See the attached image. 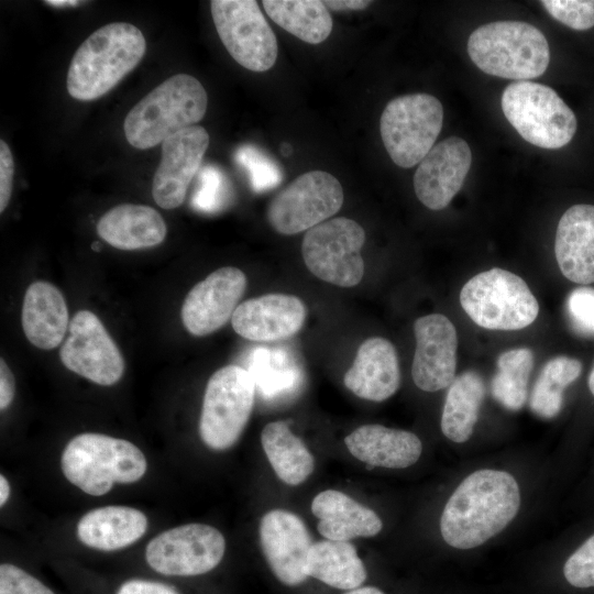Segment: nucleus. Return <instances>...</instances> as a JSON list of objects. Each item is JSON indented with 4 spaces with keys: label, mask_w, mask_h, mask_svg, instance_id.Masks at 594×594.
Returning <instances> with one entry per match:
<instances>
[{
    "label": "nucleus",
    "mask_w": 594,
    "mask_h": 594,
    "mask_svg": "<svg viewBox=\"0 0 594 594\" xmlns=\"http://www.w3.org/2000/svg\"><path fill=\"white\" fill-rule=\"evenodd\" d=\"M307 310L294 295L267 294L240 304L233 312V330L244 339L272 342L289 338L304 326Z\"/></svg>",
    "instance_id": "obj_20"
},
{
    "label": "nucleus",
    "mask_w": 594,
    "mask_h": 594,
    "mask_svg": "<svg viewBox=\"0 0 594 594\" xmlns=\"http://www.w3.org/2000/svg\"><path fill=\"white\" fill-rule=\"evenodd\" d=\"M209 145L205 128H186L162 143V158L153 178L152 195L164 209H175L185 200L188 186L199 170Z\"/></svg>",
    "instance_id": "obj_16"
},
{
    "label": "nucleus",
    "mask_w": 594,
    "mask_h": 594,
    "mask_svg": "<svg viewBox=\"0 0 594 594\" xmlns=\"http://www.w3.org/2000/svg\"><path fill=\"white\" fill-rule=\"evenodd\" d=\"M0 594H54L41 581L10 563L0 565Z\"/></svg>",
    "instance_id": "obj_40"
},
{
    "label": "nucleus",
    "mask_w": 594,
    "mask_h": 594,
    "mask_svg": "<svg viewBox=\"0 0 594 594\" xmlns=\"http://www.w3.org/2000/svg\"><path fill=\"white\" fill-rule=\"evenodd\" d=\"M484 395V382L476 372L466 371L454 378L449 386L441 416V430L449 440L457 443L469 440Z\"/></svg>",
    "instance_id": "obj_30"
},
{
    "label": "nucleus",
    "mask_w": 594,
    "mask_h": 594,
    "mask_svg": "<svg viewBox=\"0 0 594 594\" xmlns=\"http://www.w3.org/2000/svg\"><path fill=\"white\" fill-rule=\"evenodd\" d=\"M207 106L208 96L198 79L174 75L130 110L124 120L125 138L136 148H151L199 122Z\"/></svg>",
    "instance_id": "obj_3"
},
{
    "label": "nucleus",
    "mask_w": 594,
    "mask_h": 594,
    "mask_svg": "<svg viewBox=\"0 0 594 594\" xmlns=\"http://www.w3.org/2000/svg\"><path fill=\"white\" fill-rule=\"evenodd\" d=\"M472 162L468 143L448 138L428 152L414 175L417 198L431 210L446 208L461 189Z\"/></svg>",
    "instance_id": "obj_19"
},
{
    "label": "nucleus",
    "mask_w": 594,
    "mask_h": 594,
    "mask_svg": "<svg viewBox=\"0 0 594 594\" xmlns=\"http://www.w3.org/2000/svg\"><path fill=\"white\" fill-rule=\"evenodd\" d=\"M246 287L245 274L232 266L213 271L197 283L182 306V321L186 330L204 337L220 329L239 306Z\"/></svg>",
    "instance_id": "obj_15"
},
{
    "label": "nucleus",
    "mask_w": 594,
    "mask_h": 594,
    "mask_svg": "<svg viewBox=\"0 0 594 594\" xmlns=\"http://www.w3.org/2000/svg\"><path fill=\"white\" fill-rule=\"evenodd\" d=\"M22 328L28 340L42 350H53L69 327L68 309L61 290L45 280L32 283L23 298Z\"/></svg>",
    "instance_id": "obj_24"
},
{
    "label": "nucleus",
    "mask_w": 594,
    "mask_h": 594,
    "mask_svg": "<svg viewBox=\"0 0 594 594\" xmlns=\"http://www.w3.org/2000/svg\"><path fill=\"white\" fill-rule=\"evenodd\" d=\"M416 351L411 375L418 388L437 392L451 385L455 378L458 333L443 315L431 314L414 323Z\"/></svg>",
    "instance_id": "obj_17"
},
{
    "label": "nucleus",
    "mask_w": 594,
    "mask_h": 594,
    "mask_svg": "<svg viewBox=\"0 0 594 594\" xmlns=\"http://www.w3.org/2000/svg\"><path fill=\"white\" fill-rule=\"evenodd\" d=\"M97 232L113 248L132 251L161 244L167 228L163 217L154 208L123 204L113 207L99 219Z\"/></svg>",
    "instance_id": "obj_25"
},
{
    "label": "nucleus",
    "mask_w": 594,
    "mask_h": 594,
    "mask_svg": "<svg viewBox=\"0 0 594 594\" xmlns=\"http://www.w3.org/2000/svg\"><path fill=\"white\" fill-rule=\"evenodd\" d=\"M472 62L484 73L518 81L542 75L550 61L547 38L536 26L497 21L472 32L468 41Z\"/></svg>",
    "instance_id": "obj_5"
},
{
    "label": "nucleus",
    "mask_w": 594,
    "mask_h": 594,
    "mask_svg": "<svg viewBox=\"0 0 594 594\" xmlns=\"http://www.w3.org/2000/svg\"><path fill=\"white\" fill-rule=\"evenodd\" d=\"M117 594H178L173 587L152 581L131 580L123 583Z\"/></svg>",
    "instance_id": "obj_42"
},
{
    "label": "nucleus",
    "mask_w": 594,
    "mask_h": 594,
    "mask_svg": "<svg viewBox=\"0 0 594 594\" xmlns=\"http://www.w3.org/2000/svg\"><path fill=\"white\" fill-rule=\"evenodd\" d=\"M348 389L360 398L383 402L400 385V371L395 346L384 338L366 339L343 377Z\"/></svg>",
    "instance_id": "obj_21"
},
{
    "label": "nucleus",
    "mask_w": 594,
    "mask_h": 594,
    "mask_svg": "<svg viewBox=\"0 0 594 594\" xmlns=\"http://www.w3.org/2000/svg\"><path fill=\"white\" fill-rule=\"evenodd\" d=\"M582 372V363L573 358L557 356L542 367L530 395V408L539 417H556L563 404V391Z\"/></svg>",
    "instance_id": "obj_33"
},
{
    "label": "nucleus",
    "mask_w": 594,
    "mask_h": 594,
    "mask_svg": "<svg viewBox=\"0 0 594 594\" xmlns=\"http://www.w3.org/2000/svg\"><path fill=\"white\" fill-rule=\"evenodd\" d=\"M246 371L255 384V389L266 400L293 397L302 383L300 370L280 350L257 348L250 358Z\"/></svg>",
    "instance_id": "obj_32"
},
{
    "label": "nucleus",
    "mask_w": 594,
    "mask_h": 594,
    "mask_svg": "<svg viewBox=\"0 0 594 594\" xmlns=\"http://www.w3.org/2000/svg\"><path fill=\"white\" fill-rule=\"evenodd\" d=\"M234 158L246 172L254 191H266L282 183L279 166L256 146L250 144L240 146L235 151Z\"/></svg>",
    "instance_id": "obj_36"
},
{
    "label": "nucleus",
    "mask_w": 594,
    "mask_h": 594,
    "mask_svg": "<svg viewBox=\"0 0 594 594\" xmlns=\"http://www.w3.org/2000/svg\"><path fill=\"white\" fill-rule=\"evenodd\" d=\"M91 248H92L94 250H96V251L99 250V246H98V243H97V242H95V243L91 245Z\"/></svg>",
    "instance_id": "obj_49"
},
{
    "label": "nucleus",
    "mask_w": 594,
    "mask_h": 594,
    "mask_svg": "<svg viewBox=\"0 0 594 594\" xmlns=\"http://www.w3.org/2000/svg\"><path fill=\"white\" fill-rule=\"evenodd\" d=\"M45 3H47L48 6H52V7L66 8V7H76L79 3H81V1H77V0H47V1H45Z\"/></svg>",
    "instance_id": "obj_46"
},
{
    "label": "nucleus",
    "mask_w": 594,
    "mask_h": 594,
    "mask_svg": "<svg viewBox=\"0 0 594 594\" xmlns=\"http://www.w3.org/2000/svg\"><path fill=\"white\" fill-rule=\"evenodd\" d=\"M554 254L569 280L582 285L594 283V206L574 205L562 215Z\"/></svg>",
    "instance_id": "obj_22"
},
{
    "label": "nucleus",
    "mask_w": 594,
    "mask_h": 594,
    "mask_svg": "<svg viewBox=\"0 0 594 594\" xmlns=\"http://www.w3.org/2000/svg\"><path fill=\"white\" fill-rule=\"evenodd\" d=\"M61 466L65 477L82 492L101 496L114 483H133L146 472L143 452L128 440L86 432L65 447Z\"/></svg>",
    "instance_id": "obj_4"
},
{
    "label": "nucleus",
    "mask_w": 594,
    "mask_h": 594,
    "mask_svg": "<svg viewBox=\"0 0 594 594\" xmlns=\"http://www.w3.org/2000/svg\"><path fill=\"white\" fill-rule=\"evenodd\" d=\"M519 486L498 470H479L465 477L448 499L440 519L444 541L457 549L479 547L517 515Z\"/></svg>",
    "instance_id": "obj_1"
},
{
    "label": "nucleus",
    "mask_w": 594,
    "mask_h": 594,
    "mask_svg": "<svg viewBox=\"0 0 594 594\" xmlns=\"http://www.w3.org/2000/svg\"><path fill=\"white\" fill-rule=\"evenodd\" d=\"M311 510L319 518V534L329 540L349 541L358 537H373L383 527L376 513L334 490L319 493L312 499Z\"/></svg>",
    "instance_id": "obj_26"
},
{
    "label": "nucleus",
    "mask_w": 594,
    "mask_h": 594,
    "mask_svg": "<svg viewBox=\"0 0 594 594\" xmlns=\"http://www.w3.org/2000/svg\"><path fill=\"white\" fill-rule=\"evenodd\" d=\"M145 50L144 35L133 24L103 25L74 54L66 80L69 95L82 101L103 96L140 63Z\"/></svg>",
    "instance_id": "obj_2"
},
{
    "label": "nucleus",
    "mask_w": 594,
    "mask_h": 594,
    "mask_svg": "<svg viewBox=\"0 0 594 594\" xmlns=\"http://www.w3.org/2000/svg\"><path fill=\"white\" fill-rule=\"evenodd\" d=\"M541 4L551 16L573 30L594 26V0H543Z\"/></svg>",
    "instance_id": "obj_37"
},
{
    "label": "nucleus",
    "mask_w": 594,
    "mask_h": 594,
    "mask_svg": "<svg viewBox=\"0 0 594 594\" xmlns=\"http://www.w3.org/2000/svg\"><path fill=\"white\" fill-rule=\"evenodd\" d=\"M10 495V485L4 475H0V505L3 506Z\"/></svg>",
    "instance_id": "obj_45"
},
{
    "label": "nucleus",
    "mask_w": 594,
    "mask_h": 594,
    "mask_svg": "<svg viewBox=\"0 0 594 594\" xmlns=\"http://www.w3.org/2000/svg\"><path fill=\"white\" fill-rule=\"evenodd\" d=\"M59 358L66 369L102 386L119 382L125 369L117 343L89 310H79L73 317Z\"/></svg>",
    "instance_id": "obj_14"
},
{
    "label": "nucleus",
    "mask_w": 594,
    "mask_h": 594,
    "mask_svg": "<svg viewBox=\"0 0 594 594\" xmlns=\"http://www.w3.org/2000/svg\"><path fill=\"white\" fill-rule=\"evenodd\" d=\"M563 574L575 587H594V535L569 557Z\"/></svg>",
    "instance_id": "obj_39"
},
{
    "label": "nucleus",
    "mask_w": 594,
    "mask_h": 594,
    "mask_svg": "<svg viewBox=\"0 0 594 594\" xmlns=\"http://www.w3.org/2000/svg\"><path fill=\"white\" fill-rule=\"evenodd\" d=\"M443 108L428 94L404 95L391 100L381 116L380 130L392 161L410 168L433 147L441 131Z\"/></svg>",
    "instance_id": "obj_8"
},
{
    "label": "nucleus",
    "mask_w": 594,
    "mask_h": 594,
    "mask_svg": "<svg viewBox=\"0 0 594 594\" xmlns=\"http://www.w3.org/2000/svg\"><path fill=\"white\" fill-rule=\"evenodd\" d=\"M588 388L591 393L594 395V365L588 376Z\"/></svg>",
    "instance_id": "obj_48"
},
{
    "label": "nucleus",
    "mask_w": 594,
    "mask_h": 594,
    "mask_svg": "<svg viewBox=\"0 0 594 594\" xmlns=\"http://www.w3.org/2000/svg\"><path fill=\"white\" fill-rule=\"evenodd\" d=\"M501 106L515 130L536 146L560 148L576 131L573 111L552 88L542 84L528 80L509 84Z\"/></svg>",
    "instance_id": "obj_7"
},
{
    "label": "nucleus",
    "mask_w": 594,
    "mask_h": 594,
    "mask_svg": "<svg viewBox=\"0 0 594 594\" xmlns=\"http://www.w3.org/2000/svg\"><path fill=\"white\" fill-rule=\"evenodd\" d=\"M226 551L222 534L212 526L188 524L153 538L145 550L148 565L165 575L191 576L207 573Z\"/></svg>",
    "instance_id": "obj_13"
},
{
    "label": "nucleus",
    "mask_w": 594,
    "mask_h": 594,
    "mask_svg": "<svg viewBox=\"0 0 594 594\" xmlns=\"http://www.w3.org/2000/svg\"><path fill=\"white\" fill-rule=\"evenodd\" d=\"M460 302L473 322L491 330L524 329L539 312L526 282L503 268H492L469 279L461 289Z\"/></svg>",
    "instance_id": "obj_6"
},
{
    "label": "nucleus",
    "mask_w": 594,
    "mask_h": 594,
    "mask_svg": "<svg viewBox=\"0 0 594 594\" xmlns=\"http://www.w3.org/2000/svg\"><path fill=\"white\" fill-rule=\"evenodd\" d=\"M147 518L128 506H105L85 514L77 524V536L87 547L112 551L128 547L146 531Z\"/></svg>",
    "instance_id": "obj_27"
},
{
    "label": "nucleus",
    "mask_w": 594,
    "mask_h": 594,
    "mask_svg": "<svg viewBox=\"0 0 594 594\" xmlns=\"http://www.w3.org/2000/svg\"><path fill=\"white\" fill-rule=\"evenodd\" d=\"M261 442L273 470L284 483L299 485L312 473V454L285 421L267 424L262 430Z\"/></svg>",
    "instance_id": "obj_29"
},
{
    "label": "nucleus",
    "mask_w": 594,
    "mask_h": 594,
    "mask_svg": "<svg viewBox=\"0 0 594 594\" xmlns=\"http://www.w3.org/2000/svg\"><path fill=\"white\" fill-rule=\"evenodd\" d=\"M232 200V188L224 173L213 165L204 166L197 176L191 206L204 213H215Z\"/></svg>",
    "instance_id": "obj_35"
},
{
    "label": "nucleus",
    "mask_w": 594,
    "mask_h": 594,
    "mask_svg": "<svg viewBox=\"0 0 594 594\" xmlns=\"http://www.w3.org/2000/svg\"><path fill=\"white\" fill-rule=\"evenodd\" d=\"M260 542L275 576L284 584L296 586L308 576L306 562L312 546L304 521L295 514L274 509L260 522Z\"/></svg>",
    "instance_id": "obj_18"
},
{
    "label": "nucleus",
    "mask_w": 594,
    "mask_h": 594,
    "mask_svg": "<svg viewBox=\"0 0 594 594\" xmlns=\"http://www.w3.org/2000/svg\"><path fill=\"white\" fill-rule=\"evenodd\" d=\"M306 574L340 590L358 588L366 579L365 566L349 541L321 540L312 543Z\"/></svg>",
    "instance_id": "obj_28"
},
{
    "label": "nucleus",
    "mask_w": 594,
    "mask_h": 594,
    "mask_svg": "<svg viewBox=\"0 0 594 594\" xmlns=\"http://www.w3.org/2000/svg\"><path fill=\"white\" fill-rule=\"evenodd\" d=\"M534 354L527 348L503 352L497 360V372L491 389L493 397L509 410H519L527 399L529 375Z\"/></svg>",
    "instance_id": "obj_34"
},
{
    "label": "nucleus",
    "mask_w": 594,
    "mask_h": 594,
    "mask_svg": "<svg viewBox=\"0 0 594 594\" xmlns=\"http://www.w3.org/2000/svg\"><path fill=\"white\" fill-rule=\"evenodd\" d=\"M344 594H384L381 590L374 586H364L350 590Z\"/></svg>",
    "instance_id": "obj_47"
},
{
    "label": "nucleus",
    "mask_w": 594,
    "mask_h": 594,
    "mask_svg": "<svg viewBox=\"0 0 594 594\" xmlns=\"http://www.w3.org/2000/svg\"><path fill=\"white\" fill-rule=\"evenodd\" d=\"M566 315L571 327L581 336H594V288L578 287L566 299Z\"/></svg>",
    "instance_id": "obj_38"
},
{
    "label": "nucleus",
    "mask_w": 594,
    "mask_h": 594,
    "mask_svg": "<svg viewBox=\"0 0 594 594\" xmlns=\"http://www.w3.org/2000/svg\"><path fill=\"white\" fill-rule=\"evenodd\" d=\"M328 9L340 11V10H363L367 8L372 1L365 0H329L323 1Z\"/></svg>",
    "instance_id": "obj_44"
},
{
    "label": "nucleus",
    "mask_w": 594,
    "mask_h": 594,
    "mask_svg": "<svg viewBox=\"0 0 594 594\" xmlns=\"http://www.w3.org/2000/svg\"><path fill=\"white\" fill-rule=\"evenodd\" d=\"M14 164L11 151L8 144L0 141V211L3 212L7 208L13 184Z\"/></svg>",
    "instance_id": "obj_41"
},
{
    "label": "nucleus",
    "mask_w": 594,
    "mask_h": 594,
    "mask_svg": "<svg viewBox=\"0 0 594 594\" xmlns=\"http://www.w3.org/2000/svg\"><path fill=\"white\" fill-rule=\"evenodd\" d=\"M364 229L354 220L340 217L309 229L304 237L301 254L308 270L318 278L353 287L364 275L361 249Z\"/></svg>",
    "instance_id": "obj_10"
},
{
    "label": "nucleus",
    "mask_w": 594,
    "mask_h": 594,
    "mask_svg": "<svg viewBox=\"0 0 594 594\" xmlns=\"http://www.w3.org/2000/svg\"><path fill=\"white\" fill-rule=\"evenodd\" d=\"M14 397V377L3 359L0 360V409L4 410Z\"/></svg>",
    "instance_id": "obj_43"
},
{
    "label": "nucleus",
    "mask_w": 594,
    "mask_h": 594,
    "mask_svg": "<svg viewBox=\"0 0 594 594\" xmlns=\"http://www.w3.org/2000/svg\"><path fill=\"white\" fill-rule=\"evenodd\" d=\"M342 204L340 182L328 172L311 170L275 196L267 208V220L276 232L292 235L327 221Z\"/></svg>",
    "instance_id": "obj_12"
},
{
    "label": "nucleus",
    "mask_w": 594,
    "mask_h": 594,
    "mask_svg": "<svg viewBox=\"0 0 594 594\" xmlns=\"http://www.w3.org/2000/svg\"><path fill=\"white\" fill-rule=\"evenodd\" d=\"M250 373L238 365H227L209 378L199 419L201 440L213 450L233 446L244 430L255 396Z\"/></svg>",
    "instance_id": "obj_9"
},
{
    "label": "nucleus",
    "mask_w": 594,
    "mask_h": 594,
    "mask_svg": "<svg viewBox=\"0 0 594 594\" xmlns=\"http://www.w3.org/2000/svg\"><path fill=\"white\" fill-rule=\"evenodd\" d=\"M217 33L233 59L252 72L271 69L278 46L274 32L254 0H212Z\"/></svg>",
    "instance_id": "obj_11"
},
{
    "label": "nucleus",
    "mask_w": 594,
    "mask_h": 594,
    "mask_svg": "<svg viewBox=\"0 0 594 594\" xmlns=\"http://www.w3.org/2000/svg\"><path fill=\"white\" fill-rule=\"evenodd\" d=\"M350 453L367 468L405 469L418 461L420 439L413 432L381 425H364L344 439Z\"/></svg>",
    "instance_id": "obj_23"
},
{
    "label": "nucleus",
    "mask_w": 594,
    "mask_h": 594,
    "mask_svg": "<svg viewBox=\"0 0 594 594\" xmlns=\"http://www.w3.org/2000/svg\"><path fill=\"white\" fill-rule=\"evenodd\" d=\"M268 16L299 40L319 44L332 31V18L323 1L319 0H264Z\"/></svg>",
    "instance_id": "obj_31"
}]
</instances>
